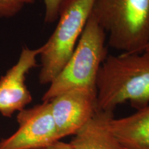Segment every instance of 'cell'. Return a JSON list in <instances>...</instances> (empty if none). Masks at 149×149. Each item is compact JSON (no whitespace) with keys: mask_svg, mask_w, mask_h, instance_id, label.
Returning <instances> with one entry per match:
<instances>
[{"mask_svg":"<svg viewBox=\"0 0 149 149\" xmlns=\"http://www.w3.org/2000/svg\"><path fill=\"white\" fill-rule=\"evenodd\" d=\"M97 111H113L129 102L136 110L149 104V51L109 55L96 81Z\"/></svg>","mask_w":149,"mask_h":149,"instance_id":"cell-1","label":"cell"},{"mask_svg":"<svg viewBox=\"0 0 149 149\" xmlns=\"http://www.w3.org/2000/svg\"><path fill=\"white\" fill-rule=\"evenodd\" d=\"M91 15L122 53H140L149 42V0H94Z\"/></svg>","mask_w":149,"mask_h":149,"instance_id":"cell-2","label":"cell"},{"mask_svg":"<svg viewBox=\"0 0 149 149\" xmlns=\"http://www.w3.org/2000/svg\"><path fill=\"white\" fill-rule=\"evenodd\" d=\"M107 34L90 15L73 53L58 75L50 84L42 97L49 102L71 89L88 87L96 88L97 74L108 56Z\"/></svg>","mask_w":149,"mask_h":149,"instance_id":"cell-3","label":"cell"},{"mask_svg":"<svg viewBox=\"0 0 149 149\" xmlns=\"http://www.w3.org/2000/svg\"><path fill=\"white\" fill-rule=\"evenodd\" d=\"M93 2L94 0H65L62 3L55 31L40 47V84H51L69 60L88 22Z\"/></svg>","mask_w":149,"mask_h":149,"instance_id":"cell-4","label":"cell"},{"mask_svg":"<svg viewBox=\"0 0 149 149\" xmlns=\"http://www.w3.org/2000/svg\"><path fill=\"white\" fill-rule=\"evenodd\" d=\"M18 128L0 140V149H35L60 140L49 102H42L17 115Z\"/></svg>","mask_w":149,"mask_h":149,"instance_id":"cell-5","label":"cell"},{"mask_svg":"<svg viewBox=\"0 0 149 149\" xmlns=\"http://www.w3.org/2000/svg\"><path fill=\"white\" fill-rule=\"evenodd\" d=\"M59 139L74 135L97 111V89H71L49 101Z\"/></svg>","mask_w":149,"mask_h":149,"instance_id":"cell-6","label":"cell"},{"mask_svg":"<svg viewBox=\"0 0 149 149\" xmlns=\"http://www.w3.org/2000/svg\"><path fill=\"white\" fill-rule=\"evenodd\" d=\"M40 48H22L18 61L0 78V113L10 117L32 101V96L26 84V77L30 70L37 66V57Z\"/></svg>","mask_w":149,"mask_h":149,"instance_id":"cell-7","label":"cell"},{"mask_svg":"<svg viewBox=\"0 0 149 149\" xmlns=\"http://www.w3.org/2000/svg\"><path fill=\"white\" fill-rule=\"evenodd\" d=\"M113 111H97L74 134L69 143L71 149H127L109 128Z\"/></svg>","mask_w":149,"mask_h":149,"instance_id":"cell-8","label":"cell"},{"mask_svg":"<svg viewBox=\"0 0 149 149\" xmlns=\"http://www.w3.org/2000/svg\"><path fill=\"white\" fill-rule=\"evenodd\" d=\"M109 128L127 149H149V104L127 117H112Z\"/></svg>","mask_w":149,"mask_h":149,"instance_id":"cell-9","label":"cell"},{"mask_svg":"<svg viewBox=\"0 0 149 149\" xmlns=\"http://www.w3.org/2000/svg\"><path fill=\"white\" fill-rule=\"evenodd\" d=\"M34 0H0V18L12 17Z\"/></svg>","mask_w":149,"mask_h":149,"instance_id":"cell-10","label":"cell"},{"mask_svg":"<svg viewBox=\"0 0 149 149\" xmlns=\"http://www.w3.org/2000/svg\"><path fill=\"white\" fill-rule=\"evenodd\" d=\"M65 0H44L45 4L46 22L52 23L58 19L61 6Z\"/></svg>","mask_w":149,"mask_h":149,"instance_id":"cell-11","label":"cell"},{"mask_svg":"<svg viewBox=\"0 0 149 149\" xmlns=\"http://www.w3.org/2000/svg\"><path fill=\"white\" fill-rule=\"evenodd\" d=\"M35 149H71L69 143H65L60 140L56 141L55 142L48 144L47 146L40 147Z\"/></svg>","mask_w":149,"mask_h":149,"instance_id":"cell-12","label":"cell"},{"mask_svg":"<svg viewBox=\"0 0 149 149\" xmlns=\"http://www.w3.org/2000/svg\"><path fill=\"white\" fill-rule=\"evenodd\" d=\"M144 51H149V42L148 43V44H147V46H146V48H145Z\"/></svg>","mask_w":149,"mask_h":149,"instance_id":"cell-13","label":"cell"}]
</instances>
